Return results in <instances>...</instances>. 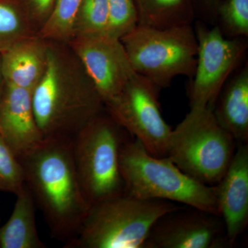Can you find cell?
Masks as SVG:
<instances>
[{"instance_id":"cell-1","label":"cell","mask_w":248,"mask_h":248,"mask_svg":"<svg viewBox=\"0 0 248 248\" xmlns=\"http://www.w3.org/2000/svg\"><path fill=\"white\" fill-rule=\"evenodd\" d=\"M32 107L44 139L72 140L105 111L104 101L66 43L50 42L45 74L32 91Z\"/></svg>"},{"instance_id":"cell-2","label":"cell","mask_w":248,"mask_h":248,"mask_svg":"<svg viewBox=\"0 0 248 248\" xmlns=\"http://www.w3.org/2000/svg\"><path fill=\"white\" fill-rule=\"evenodd\" d=\"M19 160L25 185L50 234L64 246L69 244L78 236L89 208L77 173L71 140L44 139Z\"/></svg>"},{"instance_id":"cell-3","label":"cell","mask_w":248,"mask_h":248,"mask_svg":"<svg viewBox=\"0 0 248 248\" xmlns=\"http://www.w3.org/2000/svg\"><path fill=\"white\" fill-rule=\"evenodd\" d=\"M120 166L128 195L182 203L220 216L215 186L185 174L168 156H153L131 135L121 148Z\"/></svg>"},{"instance_id":"cell-4","label":"cell","mask_w":248,"mask_h":248,"mask_svg":"<svg viewBox=\"0 0 248 248\" xmlns=\"http://www.w3.org/2000/svg\"><path fill=\"white\" fill-rule=\"evenodd\" d=\"M179 207L124 192L91 205L78 236L64 248H143L155 222Z\"/></svg>"},{"instance_id":"cell-5","label":"cell","mask_w":248,"mask_h":248,"mask_svg":"<svg viewBox=\"0 0 248 248\" xmlns=\"http://www.w3.org/2000/svg\"><path fill=\"white\" fill-rule=\"evenodd\" d=\"M238 143L210 108H190L170 136L166 156L181 170L216 185L229 167Z\"/></svg>"},{"instance_id":"cell-6","label":"cell","mask_w":248,"mask_h":248,"mask_svg":"<svg viewBox=\"0 0 248 248\" xmlns=\"http://www.w3.org/2000/svg\"><path fill=\"white\" fill-rule=\"evenodd\" d=\"M130 135L105 109L72 139L77 173L89 207L125 192L120 156Z\"/></svg>"},{"instance_id":"cell-7","label":"cell","mask_w":248,"mask_h":248,"mask_svg":"<svg viewBox=\"0 0 248 248\" xmlns=\"http://www.w3.org/2000/svg\"><path fill=\"white\" fill-rule=\"evenodd\" d=\"M134 71L159 87H169L174 78L192 79L198 43L192 24L167 29L138 25L121 38Z\"/></svg>"},{"instance_id":"cell-8","label":"cell","mask_w":248,"mask_h":248,"mask_svg":"<svg viewBox=\"0 0 248 248\" xmlns=\"http://www.w3.org/2000/svg\"><path fill=\"white\" fill-rule=\"evenodd\" d=\"M198 52L189 97L190 108L213 109L223 86L241 66L247 52V38L226 37L217 25L195 22Z\"/></svg>"},{"instance_id":"cell-9","label":"cell","mask_w":248,"mask_h":248,"mask_svg":"<svg viewBox=\"0 0 248 248\" xmlns=\"http://www.w3.org/2000/svg\"><path fill=\"white\" fill-rule=\"evenodd\" d=\"M160 89L136 73L122 92L105 104L108 114L141 142L148 153L157 157L166 156L172 130L161 114Z\"/></svg>"},{"instance_id":"cell-10","label":"cell","mask_w":248,"mask_h":248,"mask_svg":"<svg viewBox=\"0 0 248 248\" xmlns=\"http://www.w3.org/2000/svg\"><path fill=\"white\" fill-rule=\"evenodd\" d=\"M230 247L221 217L192 207L180 206L160 217L143 248Z\"/></svg>"},{"instance_id":"cell-11","label":"cell","mask_w":248,"mask_h":248,"mask_svg":"<svg viewBox=\"0 0 248 248\" xmlns=\"http://www.w3.org/2000/svg\"><path fill=\"white\" fill-rule=\"evenodd\" d=\"M66 44L92 80L104 105L118 95L137 73L120 39L107 33L76 36Z\"/></svg>"},{"instance_id":"cell-12","label":"cell","mask_w":248,"mask_h":248,"mask_svg":"<svg viewBox=\"0 0 248 248\" xmlns=\"http://www.w3.org/2000/svg\"><path fill=\"white\" fill-rule=\"evenodd\" d=\"M215 186L218 212L232 248L248 224V144L240 143L224 175Z\"/></svg>"},{"instance_id":"cell-13","label":"cell","mask_w":248,"mask_h":248,"mask_svg":"<svg viewBox=\"0 0 248 248\" xmlns=\"http://www.w3.org/2000/svg\"><path fill=\"white\" fill-rule=\"evenodd\" d=\"M0 134L18 159L43 141L32 91L5 84L0 102Z\"/></svg>"},{"instance_id":"cell-14","label":"cell","mask_w":248,"mask_h":248,"mask_svg":"<svg viewBox=\"0 0 248 248\" xmlns=\"http://www.w3.org/2000/svg\"><path fill=\"white\" fill-rule=\"evenodd\" d=\"M49 41L38 35L14 44L0 53L5 84L32 91L45 74Z\"/></svg>"},{"instance_id":"cell-15","label":"cell","mask_w":248,"mask_h":248,"mask_svg":"<svg viewBox=\"0 0 248 248\" xmlns=\"http://www.w3.org/2000/svg\"><path fill=\"white\" fill-rule=\"evenodd\" d=\"M217 120L238 144L248 143V63L223 86L213 107Z\"/></svg>"},{"instance_id":"cell-16","label":"cell","mask_w":248,"mask_h":248,"mask_svg":"<svg viewBox=\"0 0 248 248\" xmlns=\"http://www.w3.org/2000/svg\"><path fill=\"white\" fill-rule=\"evenodd\" d=\"M9 221L0 228V248H46L37 226V209L27 186L18 192Z\"/></svg>"},{"instance_id":"cell-17","label":"cell","mask_w":248,"mask_h":248,"mask_svg":"<svg viewBox=\"0 0 248 248\" xmlns=\"http://www.w3.org/2000/svg\"><path fill=\"white\" fill-rule=\"evenodd\" d=\"M139 25L167 29L192 24L196 19L192 0H135Z\"/></svg>"},{"instance_id":"cell-18","label":"cell","mask_w":248,"mask_h":248,"mask_svg":"<svg viewBox=\"0 0 248 248\" xmlns=\"http://www.w3.org/2000/svg\"><path fill=\"white\" fill-rule=\"evenodd\" d=\"M38 31L23 0H0V53Z\"/></svg>"},{"instance_id":"cell-19","label":"cell","mask_w":248,"mask_h":248,"mask_svg":"<svg viewBox=\"0 0 248 248\" xmlns=\"http://www.w3.org/2000/svg\"><path fill=\"white\" fill-rule=\"evenodd\" d=\"M81 0H54L53 9L37 35L50 42L68 43Z\"/></svg>"},{"instance_id":"cell-20","label":"cell","mask_w":248,"mask_h":248,"mask_svg":"<svg viewBox=\"0 0 248 248\" xmlns=\"http://www.w3.org/2000/svg\"><path fill=\"white\" fill-rule=\"evenodd\" d=\"M108 24V0H81L75 19L73 37L107 33Z\"/></svg>"},{"instance_id":"cell-21","label":"cell","mask_w":248,"mask_h":248,"mask_svg":"<svg viewBox=\"0 0 248 248\" xmlns=\"http://www.w3.org/2000/svg\"><path fill=\"white\" fill-rule=\"evenodd\" d=\"M216 25L226 37L248 38V0L222 1Z\"/></svg>"},{"instance_id":"cell-22","label":"cell","mask_w":248,"mask_h":248,"mask_svg":"<svg viewBox=\"0 0 248 248\" xmlns=\"http://www.w3.org/2000/svg\"><path fill=\"white\" fill-rule=\"evenodd\" d=\"M108 5L107 33L121 40L138 25V12L135 0H108Z\"/></svg>"},{"instance_id":"cell-23","label":"cell","mask_w":248,"mask_h":248,"mask_svg":"<svg viewBox=\"0 0 248 248\" xmlns=\"http://www.w3.org/2000/svg\"><path fill=\"white\" fill-rule=\"evenodd\" d=\"M24 185L22 164L0 134V191L16 195Z\"/></svg>"},{"instance_id":"cell-24","label":"cell","mask_w":248,"mask_h":248,"mask_svg":"<svg viewBox=\"0 0 248 248\" xmlns=\"http://www.w3.org/2000/svg\"><path fill=\"white\" fill-rule=\"evenodd\" d=\"M223 0H192L196 17L207 24L216 25L218 9Z\"/></svg>"},{"instance_id":"cell-25","label":"cell","mask_w":248,"mask_h":248,"mask_svg":"<svg viewBox=\"0 0 248 248\" xmlns=\"http://www.w3.org/2000/svg\"><path fill=\"white\" fill-rule=\"evenodd\" d=\"M23 1L40 30L51 13L54 0H23Z\"/></svg>"},{"instance_id":"cell-26","label":"cell","mask_w":248,"mask_h":248,"mask_svg":"<svg viewBox=\"0 0 248 248\" xmlns=\"http://www.w3.org/2000/svg\"><path fill=\"white\" fill-rule=\"evenodd\" d=\"M5 86V81L3 78L2 73L1 69V62H0V102H1V97H2L3 91H4Z\"/></svg>"}]
</instances>
